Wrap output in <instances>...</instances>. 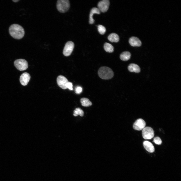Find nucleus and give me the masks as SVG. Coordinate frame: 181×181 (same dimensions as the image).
Here are the masks:
<instances>
[{"label": "nucleus", "instance_id": "obj_4", "mask_svg": "<svg viewBox=\"0 0 181 181\" xmlns=\"http://www.w3.org/2000/svg\"><path fill=\"white\" fill-rule=\"evenodd\" d=\"M14 64L17 69L20 71H23L26 70L28 68L27 61L23 59H19L15 60Z\"/></svg>", "mask_w": 181, "mask_h": 181}, {"label": "nucleus", "instance_id": "obj_5", "mask_svg": "<svg viewBox=\"0 0 181 181\" xmlns=\"http://www.w3.org/2000/svg\"><path fill=\"white\" fill-rule=\"evenodd\" d=\"M142 135L145 139H151L154 136L153 130L150 127H145L142 129Z\"/></svg>", "mask_w": 181, "mask_h": 181}, {"label": "nucleus", "instance_id": "obj_11", "mask_svg": "<svg viewBox=\"0 0 181 181\" xmlns=\"http://www.w3.org/2000/svg\"><path fill=\"white\" fill-rule=\"evenodd\" d=\"M130 44L133 47H139L142 44L141 42L138 38L135 37H132L129 40Z\"/></svg>", "mask_w": 181, "mask_h": 181}, {"label": "nucleus", "instance_id": "obj_18", "mask_svg": "<svg viewBox=\"0 0 181 181\" xmlns=\"http://www.w3.org/2000/svg\"><path fill=\"white\" fill-rule=\"evenodd\" d=\"M104 48L105 50L107 52L111 53L114 51V47L110 43H106L104 44Z\"/></svg>", "mask_w": 181, "mask_h": 181}, {"label": "nucleus", "instance_id": "obj_14", "mask_svg": "<svg viewBox=\"0 0 181 181\" xmlns=\"http://www.w3.org/2000/svg\"><path fill=\"white\" fill-rule=\"evenodd\" d=\"M128 69L130 72H134L136 73H139L140 71L139 67L137 65L134 63L130 64L128 67Z\"/></svg>", "mask_w": 181, "mask_h": 181}, {"label": "nucleus", "instance_id": "obj_22", "mask_svg": "<svg viewBox=\"0 0 181 181\" xmlns=\"http://www.w3.org/2000/svg\"><path fill=\"white\" fill-rule=\"evenodd\" d=\"M82 88L80 86H77L75 88V93L77 94L81 93L82 91Z\"/></svg>", "mask_w": 181, "mask_h": 181}, {"label": "nucleus", "instance_id": "obj_6", "mask_svg": "<svg viewBox=\"0 0 181 181\" xmlns=\"http://www.w3.org/2000/svg\"><path fill=\"white\" fill-rule=\"evenodd\" d=\"M74 47V43L71 41H68L66 43L64 47L63 54L64 55L68 56L70 55L73 51Z\"/></svg>", "mask_w": 181, "mask_h": 181}, {"label": "nucleus", "instance_id": "obj_12", "mask_svg": "<svg viewBox=\"0 0 181 181\" xmlns=\"http://www.w3.org/2000/svg\"><path fill=\"white\" fill-rule=\"evenodd\" d=\"M143 145L145 149L150 153L153 152L155 150L154 147L152 144L148 141H145L143 142Z\"/></svg>", "mask_w": 181, "mask_h": 181}, {"label": "nucleus", "instance_id": "obj_3", "mask_svg": "<svg viewBox=\"0 0 181 181\" xmlns=\"http://www.w3.org/2000/svg\"><path fill=\"white\" fill-rule=\"evenodd\" d=\"M70 6L68 0H58L57 3V8L60 12L64 13L68 11Z\"/></svg>", "mask_w": 181, "mask_h": 181}, {"label": "nucleus", "instance_id": "obj_10", "mask_svg": "<svg viewBox=\"0 0 181 181\" xmlns=\"http://www.w3.org/2000/svg\"><path fill=\"white\" fill-rule=\"evenodd\" d=\"M30 78V74L27 72L23 73L21 75L20 81L21 84L23 86L27 85Z\"/></svg>", "mask_w": 181, "mask_h": 181}, {"label": "nucleus", "instance_id": "obj_2", "mask_svg": "<svg viewBox=\"0 0 181 181\" xmlns=\"http://www.w3.org/2000/svg\"><path fill=\"white\" fill-rule=\"evenodd\" d=\"M98 74L99 76L103 79H109L113 76L114 73L109 67L103 66L100 67L98 70Z\"/></svg>", "mask_w": 181, "mask_h": 181}, {"label": "nucleus", "instance_id": "obj_20", "mask_svg": "<svg viewBox=\"0 0 181 181\" xmlns=\"http://www.w3.org/2000/svg\"><path fill=\"white\" fill-rule=\"evenodd\" d=\"M98 30L99 33L101 35H103L106 31L105 28L103 26L99 25L98 26Z\"/></svg>", "mask_w": 181, "mask_h": 181}, {"label": "nucleus", "instance_id": "obj_24", "mask_svg": "<svg viewBox=\"0 0 181 181\" xmlns=\"http://www.w3.org/2000/svg\"><path fill=\"white\" fill-rule=\"evenodd\" d=\"M19 0H13V1L14 2H17Z\"/></svg>", "mask_w": 181, "mask_h": 181}, {"label": "nucleus", "instance_id": "obj_13", "mask_svg": "<svg viewBox=\"0 0 181 181\" xmlns=\"http://www.w3.org/2000/svg\"><path fill=\"white\" fill-rule=\"evenodd\" d=\"M100 13V11L98 8L94 7L92 9L89 14V21L90 24H93L94 22V20L93 17V14H99Z\"/></svg>", "mask_w": 181, "mask_h": 181}, {"label": "nucleus", "instance_id": "obj_19", "mask_svg": "<svg viewBox=\"0 0 181 181\" xmlns=\"http://www.w3.org/2000/svg\"><path fill=\"white\" fill-rule=\"evenodd\" d=\"M73 115L76 116L79 115L81 116H83L84 115V112L83 110L80 108H77L74 111Z\"/></svg>", "mask_w": 181, "mask_h": 181}, {"label": "nucleus", "instance_id": "obj_7", "mask_svg": "<svg viewBox=\"0 0 181 181\" xmlns=\"http://www.w3.org/2000/svg\"><path fill=\"white\" fill-rule=\"evenodd\" d=\"M57 82L58 85L61 88L64 89H67L66 85L69 82L65 77L62 75L58 76L57 79Z\"/></svg>", "mask_w": 181, "mask_h": 181}, {"label": "nucleus", "instance_id": "obj_21", "mask_svg": "<svg viewBox=\"0 0 181 181\" xmlns=\"http://www.w3.org/2000/svg\"><path fill=\"white\" fill-rule=\"evenodd\" d=\"M153 142L156 144L160 145L162 143V141L160 138L158 137H156L154 138Z\"/></svg>", "mask_w": 181, "mask_h": 181}, {"label": "nucleus", "instance_id": "obj_23", "mask_svg": "<svg viewBox=\"0 0 181 181\" xmlns=\"http://www.w3.org/2000/svg\"><path fill=\"white\" fill-rule=\"evenodd\" d=\"M66 87L67 88H68L70 90H72L73 88V85L71 82H68L67 84Z\"/></svg>", "mask_w": 181, "mask_h": 181}, {"label": "nucleus", "instance_id": "obj_15", "mask_svg": "<svg viewBox=\"0 0 181 181\" xmlns=\"http://www.w3.org/2000/svg\"><path fill=\"white\" fill-rule=\"evenodd\" d=\"M131 54L128 51H124L121 53L120 55V58L123 61L128 60L130 58Z\"/></svg>", "mask_w": 181, "mask_h": 181}, {"label": "nucleus", "instance_id": "obj_16", "mask_svg": "<svg viewBox=\"0 0 181 181\" xmlns=\"http://www.w3.org/2000/svg\"><path fill=\"white\" fill-rule=\"evenodd\" d=\"M108 40L111 42H118L119 40L118 35L115 33H112L110 34L108 37Z\"/></svg>", "mask_w": 181, "mask_h": 181}, {"label": "nucleus", "instance_id": "obj_8", "mask_svg": "<svg viewBox=\"0 0 181 181\" xmlns=\"http://www.w3.org/2000/svg\"><path fill=\"white\" fill-rule=\"evenodd\" d=\"M110 2L108 0H103L99 2L98 4V8L103 12H106L108 10Z\"/></svg>", "mask_w": 181, "mask_h": 181}, {"label": "nucleus", "instance_id": "obj_17", "mask_svg": "<svg viewBox=\"0 0 181 181\" xmlns=\"http://www.w3.org/2000/svg\"><path fill=\"white\" fill-rule=\"evenodd\" d=\"M80 101L82 105L84 107H89L92 105L91 102L87 98H82L81 99Z\"/></svg>", "mask_w": 181, "mask_h": 181}, {"label": "nucleus", "instance_id": "obj_1", "mask_svg": "<svg viewBox=\"0 0 181 181\" xmlns=\"http://www.w3.org/2000/svg\"><path fill=\"white\" fill-rule=\"evenodd\" d=\"M10 35L13 38L17 39L22 38L24 36L25 31L23 28L17 24L11 25L9 28Z\"/></svg>", "mask_w": 181, "mask_h": 181}, {"label": "nucleus", "instance_id": "obj_9", "mask_svg": "<svg viewBox=\"0 0 181 181\" xmlns=\"http://www.w3.org/2000/svg\"><path fill=\"white\" fill-rule=\"evenodd\" d=\"M146 123L145 121L141 118L137 119L133 124V128L136 130H142L145 127Z\"/></svg>", "mask_w": 181, "mask_h": 181}]
</instances>
